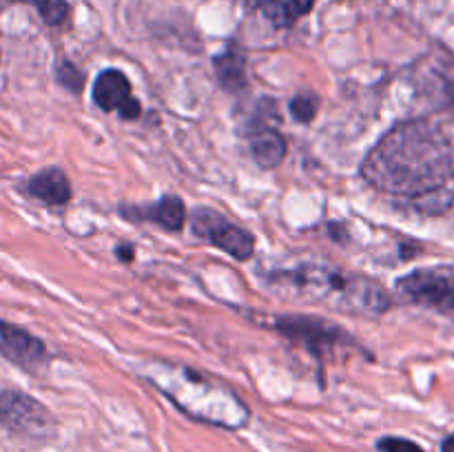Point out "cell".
Listing matches in <instances>:
<instances>
[{
  "instance_id": "cell-15",
  "label": "cell",
  "mask_w": 454,
  "mask_h": 452,
  "mask_svg": "<svg viewBox=\"0 0 454 452\" xmlns=\"http://www.w3.org/2000/svg\"><path fill=\"white\" fill-rule=\"evenodd\" d=\"M13 3H25L35 7L40 18L51 27L62 25L69 16V3L67 0H13Z\"/></svg>"
},
{
  "instance_id": "cell-19",
  "label": "cell",
  "mask_w": 454,
  "mask_h": 452,
  "mask_svg": "<svg viewBox=\"0 0 454 452\" xmlns=\"http://www.w3.org/2000/svg\"><path fill=\"white\" fill-rule=\"evenodd\" d=\"M442 452H454V433L448 434L442 443Z\"/></svg>"
},
{
  "instance_id": "cell-1",
  "label": "cell",
  "mask_w": 454,
  "mask_h": 452,
  "mask_svg": "<svg viewBox=\"0 0 454 452\" xmlns=\"http://www.w3.org/2000/svg\"><path fill=\"white\" fill-rule=\"evenodd\" d=\"M362 175L381 193L421 199L443 191L454 175L452 144L434 124L408 120L372 146Z\"/></svg>"
},
{
  "instance_id": "cell-7",
  "label": "cell",
  "mask_w": 454,
  "mask_h": 452,
  "mask_svg": "<svg viewBox=\"0 0 454 452\" xmlns=\"http://www.w3.org/2000/svg\"><path fill=\"white\" fill-rule=\"evenodd\" d=\"M275 328L284 337L304 346L306 350H310L317 357H326V355L335 353L341 344H348V335H346L344 328L326 322V319L291 315V317H279L275 322Z\"/></svg>"
},
{
  "instance_id": "cell-18",
  "label": "cell",
  "mask_w": 454,
  "mask_h": 452,
  "mask_svg": "<svg viewBox=\"0 0 454 452\" xmlns=\"http://www.w3.org/2000/svg\"><path fill=\"white\" fill-rule=\"evenodd\" d=\"M377 448H380V452H424L421 450V446H417L415 441H411V439H402V437L380 439Z\"/></svg>"
},
{
  "instance_id": "cell-13",
  "label": "cell",
  "mask_w": 454,
  "mask_h": 452,
  "mask_svg": "<svg viewBox=\"0 0 454 452\" xmlns=\"http://www.w3.org/2000/svg\"><path fill=\"white\" fill-rule=\"evenodd\" d=\"M248 142H251V151L255 162L262 168H275L282 164L284 155H286V140H284L282 133L273 127H262L253 129L248 133Z\"/></svg>"
},
{
  "instance_id": "cell-5",
  "label": "cell",
  "mask_w": 454,
  "mask_h": 452,
  "mask_svg": "<svg viewBox=\"0 0 454 452\" xmlns=\"http://www.w3.org/2000/svg\"><path fill=\"white\" fill-rule=\"evenodd\" d=\"M0 428L22 437L44 439L53 428V417L40 401L18 390L0 393Z\"/></svg>"
},
{
  "instance_id": "cell-14",
  "label": "cell",
  "mask_w": 454,
  "mask_h": 452,
  "mask_svg": "<svg viewBox=\"0 0 454 452\" xmlns=\"http://www.w3.org/2000/svg\"><path fill=\"white\" fill-rule=\"evenodd\" d=\"M215 74L226 91H242L247 87V58L239 49H226L215 58Z\"/></svg>"
},
{
  "instance_id": "cell-12",
  "label": "cell",
  "mask_w": 454,
  "mask_h": 452,
  "mask_svg": "<svg viewBox=\"0 0 454 452\" xmlns=\"http://www.w3.org/2000/svg\"><path fill=\"white\" fill-rule=\"evenodd\" d=\"M248 9L264 16L273 27H291L313 9L315 0H244Z\"/></svg>"
},
{
  "instance_id": "cell-11",
  "label": "cell",
  "mask_w": 454,
  "mask_h": 452,
  "mask_svg": "<svg viewBox=\"0 0 454 452\" xmlns=\"http://www.w3.org/2000/svg\"><path fill=\"white\" fill-rule=\"evenodd\" d=\"M27 191L31 198L40 199L49 207H62L71 199V184L60 168H44V171L35 173L27 182Z\"/></svg>"
},
{
  "instance_id": "cell-16",
  "label": "cell",
  "mask_w": 454,
  "mask_h": 452,
  "mask_svg": "<svg viewBox=\"0 0 454 452\" xmlns=\"http://www.w3.org/2000/svg\"><path fill=\"white\" fill-rule=\"evenodd\" d=\"M317 97L313 93H301V96H295L291 100V113L300 122H310L317 113Z\"/></svg>"
},
{
  "instance_id": "cell-3",
  "label": "cell",
  "mask_w": 454,
  "mask_h": 452,
  "mask_svg": "<svg viewBox=\"0 0 454 452\" xmlns=\"http://www.w3.org/2000/svg\"><path fill=\"white\" fill-rule=\"evenodd\" d=\"M279 284H288L300 295H310L319 301H335L341 308L380 315L390 308V297L380 284L364 277H353L326 266H297L278 273Z\"/></svg>"
},
{
  "instance_id": "cell-9",
  "label": "cell",
  "mask_w": 454,
  "mask_h": 452,
  "mask_svg": "<svg viewBox=\"0 0 454 452\" xmlns=\"http://www.w3.org/2000/svg\"><path fill=\"white\" fill-rule=\"evenodd\" d=\"M0 353L27 370L38 368L47 359V348L38 337L7 322H0Z\"/></svg>"
},
{
  "instance_id": "cell-20",
  "label": "cell",
  "mask_w": 454,
  "mask_h": 452,
  "mask_svg": "<svg viewBox=\"0 0 454 452\" xmlns=\"http://www.w3.org/2000/svg\"><path fill=\"white\" fill-rule=\"evenodd\" d=\"M115 253H118V257H122L124 261H131V260H133V251H131V248H124V246H120L118 251H115Z\"/></svg>"
},
{
  "instance_id": "cell-10",
  "label": "cell",
  "mask_w": 454,
  "mask_h": 452,
  "mask_svg": "<svg viewBox=\"0 0 454 452\" xmlns=\"http://www.w3.org/2000/svg\"><path fill=\"white\" fill-rule=\"evenodd\" d=\"M122 213L131 220L140 222H155L162 229L168 230H180L186 222V207L180 198L176 195H167V198L158 199L155 204H149V207H137L133 211L129 208H122Z\"/></svg>"
},
{
  "instance_id": "cell-17",
  "label": "cell",
  "mask_w": 454,
  "mask_h": 452,
  "mask_svg": "<svg viewBox=\"0 0 454 452\" xmlns=\"http://www.w3.org/2000/svg\"><path fill=\"white\" fill-rule=\"evenodd\" d=\"M56 78L62 87H67L69 91L78 93L84 84V74L75 65H71L69 60H62L56 69Z\"/></svg>"
},
{
  "instance_id": "cell-6",
  "label": "cell",
  "mask_w": 454,
  "mask_h": 452,
  "mask_svg": "<svg viewBox=\"0 0 454 452\" xmlns=\"http://www.w3.org/2000/svg\"><path fill=\"white\" fill-rule=\"evenodd\" d=\"M191 229L198 238L207 239L213 246L222 248V251H226L239 261L248 260L255 251L253 235L248 230L239 229L231 220H226L217 211H213V208H195L193 215H191Z\"/></svg>"
},
{
  "instance_id": "cell-2",
  "label": "cell",
  "mask_w": 454,
  "mask_h": 452,
  "mask_svg": "<svg viewBox=\"0 0 454 452\" xmlns=\"http://www.w3.org/2000/svg\"><path fill=\"white\" fill-rule=\"evenodd\" d=\"M145 375L193 419L229 430H238L248 424L251 412L247 403L229 386L217 384L211 377L195 372L193 368L151 363L145 368Z\"/></svg>"
},
{
  "instance_id": "cell-8",
  "label": "cell",
  "mask_w": 454,
  "mask_h": 452,
  "mask_svg": "<svg viewBox=\"0 0 454 452\" xmlns=\"http://www.w3.org/2000/svg\"><path fill=\"white\" fill-rule=\"evenodd\" d=\"M93 100L102 111H120L124 120L140 115V102L131 96V82L118 69H106L93 84Z\"/></svg>"
},
{
  "instance_id": "cell-4",
  "label": "cell",
  "mask_w": 454,
  "mask_h": 452,
  "mask_svg": "<svg viewBox=\"0 0 454 452\" xmlns=\"http://www.w3.org/2000/svg\"><path fill=\"white\" fill-rule=\"evenodd\" d=\"M399 295L424 308L454 319V275L437 269H419L397 282Z\"/></svg>"
}]
</instances>
